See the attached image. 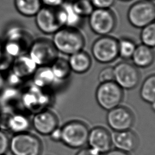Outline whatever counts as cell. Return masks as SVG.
<instances>
[{"label": "cell", "mask_w": 155, "mask_h": 155, "mask_svg": "<svg viewBox=\"0 0 155 155\" xmlns=\"http://www.w3.org/2000/svg\"><path fill=\"white\" fill-rule=\"evenodd\" d=\"M33 39L22 26L18 24L9 25L4 31L1 44L2 50L10 57L15 58L27 53Z\"/></svg>", "instance_id": "1"}, {"label": "cell", "mask_w": 155, "mask_h": 155, "mask_svg": "<svg viewBox=\"0 0 155 155\" xmlns=\"http://www.w3.org/2000/svg\"><path fill=\"white\" fill-rule=\"evenodd\" d=\"M52 42L58 52L70 56L82 50L85 39L76 28L63 27L53 34Z\"/></svg>", "instance_id": "2"}, {"label": "cell", "mask_w": 155, "mask_h": 155, "mask_svg": "<svg viewBox=\"0 0 155 155\" xmlns=\"http://www.w3.org/2000/svg\"><path fill=\"white\" fill-rule=\"evenodd\" d=\"M53 99L51 90L39 88L33 84L21 90V108L30 113H35L48 108Z\"/></svg>", "instance_id": "3"}, {"label": "cell", "mask_w": 155, "mask_h": 155, "mask_svg": "<svg viewBox=\"0 0 155 155\" xmlns=\"http://www.w3.org/2000/svg\"><path fill=\"white\" fill-rule=\"evenodd\" d=\"M42 150L41 139L30 132L15 134L10 139L9 151L13 155H41Z\"/></svg>", "instance_id": "4"}, {"label": "cell", "mask_w": 155, "mask_h": 155, "mask_svg": "<svg viewBox=\"0 0 155 155\" xmlns=\"http://www.w3.org/2000/svg\"><path fill=\"white\" fill-rule=\"evenodd\" d=\"M61 130V142L67 147L82 148L87 143L90 130L84 122L78 120H70L65 123Z\"/></svg>", "instance_id": "5"}, {"label": "cell", "mask_w": 155, "mask_h": 155, "mask_svg": "<svg viewBox=\"0 0 155 155\" xmlns=\"http://www.w3.org/2000/svg\"><path fill=\"white\" fill-rule=\"evenodd\" d=\"M27 54L38 67L50 66L58 58V51L52 41L45 38L33 40Z\"/></svg>", "instance_id": "6"}, {"label": "cell", "mask_w": 155, "mask_h": 155, "mask_svg": "<svg viewBox=\"0 0 155 155\" xmlns=\"http://www.w3.org/2000/svg\"><path fill=\"white\" fill-rule=\"evenodd\" d=\"M130 24L142 28L155 21V4L151 0H139L133 3L127 12Z\"/></svg>", "instance_id": "7"}, {"label": "cell", "mask_w": 155, "mask_h": 155, "mask_svg": "<svg viewBox=\"0 0 155 155\" xmlns=\"http://www.w3.org/2000/svg\"><path fill=\"white\" fill-rule=\"evenodd\" d=\"M95 97L97 104L102 109L109 111L120 105L124 91L114 81L103 82L97 87Z\"/></svg>", "instance_id": "8"}, {"label": "cell", "mask_w": 155, "mask_h": 155, "mask_svg": "<svg viewBox=\"0 0 155 155\" xmlns=\"http://www.w3.org/2000/svg\"><path fill=\"white\" fill-rule=\"evenodd\" d=\"M91 53L96 61L102 64L113 62L118 56V40L110 36H102L91 46Z\"/></svg>", "instance_id": "9"}, {"label": "cell", "mask_w": 155, "mask_h": 155, "mask_svg": "<svg viewBox=\"0 0 155 155\" xmlns=\"http://www.w3.org/2000/svg\"><path fill=\"white\" fill-rule=\"evenodd\" d=\"M89 25L96 34L107 36L116 27V18L110 8H94L89 16Z\"/></svg>", "instance_id": "10"}, {"label": "cell", "mask_w": 155, "mask_h": 155, "mask_svg": "<svg viewBox=\"0 0 155 155\" xmlns=\"http://www.w3.org/2000/svg\"><path fill=\"white\" fill-rule=\"evenodd\" d=\"M114 68V81L123 90H132L136 88L140 81V73L134 65L122 61Z\"/></svg>", "instance_id": "11"}, {"label": "cell", "mask_w": 155, "mask_h": 155, "mask_svg": "<svg viewBox=\"0 0 155 155\" xmlns=\"http://www.w3.org/2000/svg\"><path fill=\"white\" fill-rule=\"evenodd\" d=\"M108 125L114 131L130 130L134 122L131 111L124 106H117L109 111L106 116Z\"/></svg>", "instance_id": "12"}, {"label": "cell", "mask_w": 155, "mask_h": 155, "mask_svg": "<svg viewBox=\"0 0 155 155\" xmlns=\"http://www.w3.org/2000/svg\"><path fill=\"white\" fill-rule=\"evenodd\" d=\"M35 16V22L38 29L44 34L53 35L63 27L57 8L42 7Z\"/></svg>", "instance_id": "13"}, {"label": "cell", "mask_w": 155, "mask_h": 155, "mask_svg": "<svg viewBox=\"0 0 155 155\" xmlns=\"http://www.w3.org/2000/svg\"><path fill=\"white\" fill-rule=\"evenodd\" d=\"M58 118L56 114L46 108L34 113L31 124L33 129L44 136L50 134L58 127Z\"/></svg>", "instance_id": "14"}, {"label": "cell", "mask_w": 155, "mask_h": 155, "mask_svg": "<svg viewBox=\"0 0 155 155\" xmlns=\"http://www.w3.org/2000/svg\"><path fill=\"white\" fill-rule=\"evenodd\" d=\"M87 143L100 154H105L113 145L111 133L102 127H94L89 131Z\"/></svg>", "instance_id": "15"}, {"label": "cell", "mask_w": 155, "mask_h": 155, "mask_svg": "<svg viewBox=\"0 0 155 155\" xmlns=\"http://www.w3.org/2000/svg\"><path fill=\"white\" fill-rule=\"evenodd\" d=\"M1 127L15 134L28 131L31 124L27 114L22 111H17L6 114L4 120L1 119ZM0 127V128H1Z\"/></svg>", "instance_id": "16"}, {"label": "cell", "mask_w": 155, "mask_h": 155, "mask_svg": "<svg viewBox=\"0 0 155 155\" xmlns=\"http://www.w3.org/2000/svg\"><path fill=\"white\" fill-rule=\"evenodd\" d=\"M112 145L116 149L127 153L134 151L139 144V139L133 131L130 130L114 131L111 134Z\"/></svg>", "instance_id": "17"}, {"label": "cell", "mask_w": 155, "mask_h": 155, "mask_svg": "<svg viewBox=\"0 0 155 155\" xmlns=\"http://www.w3.org/2000/svg\"><path fill=\"white\" fill-rule=\"evenodd\" d=\"M38 68L27 53L15 58L12 62L10 70L24 81L31 78Z\"/></svg>", "instance_id": "18"}, {"label": "cell", "mask_w": 155, "mask_h": 155, "mask_svg": "<svg viewBox=\"0 0 155 155\" xmlns=\"http://www.w3.org/2000/svg\"><path fill=\"white\" fill-rule=\"evenodd\" d=\"M31 79L33 84L46 90H51L56 84H59L54 76L50 66L38 67Z\"/></svg>", "instance_id": "19"}, {"label": "cell", "mask_w": 155, "mask_h": 155, "mask_svg": "<svg viewBox=\"0 0 155 155\" xmlns=\"http://www.w3.org/2000/svg\"><path fill=\"white\" fill-rule=\"evenodd\" d=\"M58 12L63 27L78 28L82 24L83 18L74 11L71 2H64L58 8Z\"/></svg>", "instance_id": "20"}, {"label": "cell", "mask_w": 155, "mask_h": 155, "mask_svg": "<svg viewBox=\"0 0 155 155\" xmlns=\"http://www.w3.org/2000/svg\"><path fill=\"white\" fill-rule=\"evenodd\" d=\"M154 59L153 49L141 44L136 46L131 59L136 67L146 68L153 63Z\"/></svg>", "instance_id": "21"}, {"label": "cell", "mask_w": 155, "mask_h": 155, "mask_svg": "<svg viewBox=\"0 0 155 155\" xmlns=\"http://www.w3.org/2000/svg\"><path fill=\"white\" fill-rule=\"evenodd\" d=\"M68 62L71 71L77 74L87 72L92 64L90 55L82 50L70 55Z\"/></svg>", "instance_id": "22"}, {"label": "cell", "mask_w": 155, "mask_h": 155, "mask_svg": "<svg viewBox=\"0 0 155 155\" xmlns=\"http://www.w3.org/2000/svg\"><path fill=\"white\" fill-rule=\"evenodd\" d=\"M14 4L18 12L26 17L35 16L42 7L41 0H15Z\"/></svg>", "instance_id": "23"}, {"label": "cell", "mask_w": 155, "mask_h": 155, "mask_svg": "<svg viewBox=\"0 0 155 155\" xmlns=\"http://www.w3.org/2000/svg\"><path fill=\"white\" fill-rule=\"evenodd\" d=\"M50 68L58 83L67 80L71 72L68 61L59 57L52 63Z\"/></svg>", "instance_id": "24"}, {"label": "cell", "mask_w": 155, "mask_h": 155, "mask_svg": "<svg viewBox=\"0 0 155 155\" xmlns=\"http://www.w3.org/2000/svg\"><path fill=\"white\" fill-rule=\"evenodd\" d=\"M139 94L145 102L151 104L155 101V74L145 78L141 85Z\"/></svg>", "instance_id": "25"}, {"label": "cell", "mask_w": 155, "mask_h": 155, "mask_svg": "<svg viewBox=\"0 0 155 155\" xmlns=\"http://www.w3.org/2000/svg\"><path fill=\"white\" fill-rule=\"evenodd\" d=\"M136 46L132 39L128 38H121L118 41L119 56L124 60L131 59Z\"/></svg>", "instance_id": "26"}, {"label": "cell", "mask_w": 155, "mask_h": 155, "mask_svg": "<svg viewBox=\"0 0 155 155\" xmlns=\"http://www.w3.org/2000/svg\"><path fill=\"white\" fill-rule=\"evenodd\" d=\"M140 38L142 44L151 48H155V21L142 28Z\"/></svg>", "instance_id": "27"}, {"label": "cell", "mask_w": 155, "mask_h": 155, "mask_svg": "<svg viewBox=\"0 0 155 155\" xmlns=\"http://www.w3.org/2000/svg\"><path fill=\"white\" fill-rule=\"evenodd\" d=\"M71 3L74 11L82 18L89 17L94 9L90 0H76Z\"/></svg>", "instance_id": "28"}, {"label": "cell", "mask_w": 155, "mask_h": 155, "mask_svg": "<svg viewBox=\"0 0 155 155\" xmlns=\"http://www.w3.org/2000/svg\"><path fill=\"white\" fill-rule=\"evenodd\" d=\"M98 80L101 83L114 81V68L110 66H107L102 68L99 73Z\"/></svg>", "instance_id": "29"}, {"label": "cell", "mask_w": 155, "mask_h": 155, "mask_svg": "<svg viewBox=\"0 0 155 155\" xmlns=\"http://www.w3.org/2000/svg\"><path fill=\"white\" fill-rule=\"evenodd\" d=\"M13 58L8 56L2 48L0 51V71L3 73L4 71H7L10 70Z\"/></svg>", "instance_id": "30"}, {"label": "cell", "mask_w": 155, "mask_h": 155, "mask_svg": "<svg viewBox=\"0 0 155 155\" xmlns=\"http://www.w3.org/2000/svg\"><path fill=\"white\" fill-rule=\"evenodd\" d=\"M10 139L7 133L0 129V155L5 154L9 150Z\"/></svg>", "instance_id": "31"}, {"label": "cell", "mask_w": 155, "mask_h": 155, "mask_svg": "<svg viewBox=\"0 0 155 155\" xmlns=\"http://www.w3.org/2000/svg\"><path fill=\"white\" fill-rule=\"evenodd\" d=\"M94 8H110L115 2V0H90Z\"/></svg>", "instance_id": "32"}, {"label": "cell", "mask_w": 155, "mask_h": 155, "mask_svg": "<svg viewBox=\"0 0 155 155\" xmlns=\"http://www.w3.org/2000/svg\"><path fill=\"white\" fill-rule=\"evenodd\" d=\"M44 7L57 8L61 7L65 2V0H41Z\"/></svg>", "instance_id": "33"}, {"label": "cell", "mask_w": 155, "mask_h": 155, "mask_svg": "<svg viewBox=\"0 0 155 155\" xmlns=\"http://www.w3.org/2000/svg\"><path fill=\"white\" fill-rule=\"evenodd\" d=\"M75 155H101L97 151L90 147H83L81 148Z\"/></svg>", "instance_id": "34"}, {"label": "cell", "mask_w": 155, "mask_h": 155, "mask_svg": "<svg viewBox=\"0 0 155 155\" xmlns=\"http://www.w3.org/2000/svg\"><path fill=\"white\" fill-rule=\"evenodd\" d=\"M51 140L58 142L61 140V128H56L49 135Z\"/></svg>", "instance_id": "35"}, {"label": "cell", "mask_w": 155, "mask_h": 155, "mask_svg": "<svg viewBox=\"0 0 155 155\" xmlns=\"http://www.w3.org/2000/svg\"><path fill=\"white\" fill-rule=\"evenodd\" d=\"M104 155H130V153H125L117 149H111L110 151L107 152Z\"/></svg>", "instance_id": "36"}, {"label": "cell", "mask_w": 155, "mask_h": 155, "mask_svg": "<svg viewBox=\"0 0 155 155\" xmlns=\"http://www.w3.org/2000/svg\"><path fill=\"white\" fill-rule=\"evenodd\" d=\"M5 87V78L3 74V73L0 71V93Z\"/></svg>", "instance_id": "37"}, {"label": "cell", "mask_w": 155, "mask_h": 155, "mask_svg": "<svg viewBox=\"0 0 155 155\" xmlns=\"http://www.w3.org/2000/svg\"><path fill=\"white\" fill-rule=\"evenodd\" d=\"M151 108L152 110L155 112V101L153 102L152 104H151Z\"/></svg>", "instance_id": "38"}, {"label": "cell", "mask_w": 155, "mask_h": 155, "mask_svg": "<svg viewBox=\"0 0 155 155\" xmlns=\"http://www.w3.org/2000/svg\"><path fill=\"white\" fill-rule=\"evenodd\" d=\"M1 116H2V115H1V110H0V126H1Z\"/></svg>", "instance_id": "39"}, {"label": "cell", "mask_w": 155, "mask_h": 155, "mask_svg": "<svg viewBox=\"0 0 155 155\" xmlns=\"http://www.w3.org/2000/svg\"><path fill=\"white\" fill-rule=\"evenodd\" d=\"M68 1V2H74V1H76V0H67Z\"/></svg>", "instance_id": "40"}, {"label": "cell", "mask_w": 155, "mask_h": 155, "mask_svg": "<svg viewBox=\"0 0 155 155\" xmlns=\"http://www.w3.org/2000/svg\"><path fill=\"white\" fill-rule=\"evenodd\" d=\"M1 49H2V45H1V44H0V51H1Z\"/></svg>", "instance_id": "41"}, {"label": "cell", "mask_w": 155, "mask_h": 155, "mask_svg": "<svg viewBox=\"0 0 155 155\" xmlns=\"http://www.w3.org/2000/svg\"><path fill=\"white\" fill-rule=\"evenodd\" d=\"M4 155H5V154H4Z\"/></svg>", "instance_id": "42"}, {"label": "cell", "mask_w": 155, "mask_h": 155, "mask_svg": "<svg viewBox=\"0 0 155 155\" xmlns=\"http://www.w3.org/2000/svg\"><path fill=\"white\" fill-rule=\"evenodd\" d=\"M126 1H127V0H126Z\"/></svg>", "instance_id": "43"}]
</instances>
